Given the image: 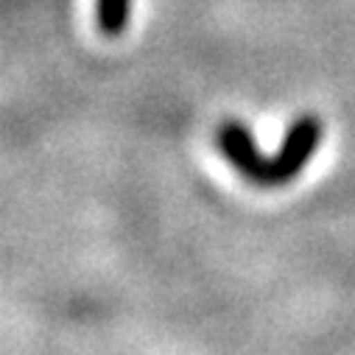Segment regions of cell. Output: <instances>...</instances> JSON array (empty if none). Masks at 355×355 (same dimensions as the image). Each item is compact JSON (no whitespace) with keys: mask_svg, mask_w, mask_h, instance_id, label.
Returning <instances> with one entry per match:
<instances>
[{"mask_svg":"<svg viewBox=\"0 0 355 355\" xmlns=\"http://www.w3.org/2000/svg\"><path fill=\"white\" fill-rule=\"evenodd\" d=\"M322 121L316 115H300L288 123L280 148L269 157V176H266V188H280L294 182L300 171L311 162L322 143Z\"/></svg>","mask_w":355,"mask_h":355,"instance_id":"1","label":"cell"},{"mask_svg":"<svg viewBox=\"0 0 355 355\" xmlns=\"http://www.w3.org/2000/svg\"><path fill=\"white\" fill-rule=\"evenodd\" d=\"M216 148L221 151V157L243 176L246 182H254L260 188H266V176H269V157H266L257 143L254 135L246 123L230 118L221 121L216 126Z\"/></svg>","mask_w":355,"mask_h":355,"instance_id":"2","label":"cell"},{"mask_svg":"<svg viewBox=\"0 0 355 355\" xmlns=\"http://www.w3.org/2000/svg\"><path fill=\"white\" fill-rule=\"evenodd\" d=\"M132 12V0H96V20L107 37L123 34Z\"/></svg>","mask_w":355,"mask_h":355,"instance_id":"3","label":"cell"}]
</instances>
